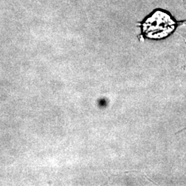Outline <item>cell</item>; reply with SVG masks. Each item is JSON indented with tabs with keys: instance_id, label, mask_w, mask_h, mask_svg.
<instances>
[]
</instances>
